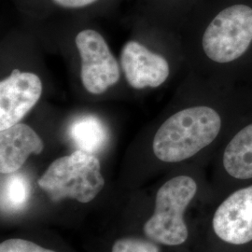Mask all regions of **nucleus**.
<instances>
[{"label": "nucleus", "instance_id": "nucleus-1", "mask_svg": "<svg viewBox=\"0 0 252 252\" xmlns=\"http://www.w3.org/2000/svg\"><path fill=\"white\" fill-rule=\"evenodd\" d=\"M210 79L252 86V6L234 3L218 11L198 40Z\"/></svg>", "mask_w": 252, "mask_h": 252}, {"label": "nucleus", "instance_id": "nucleus-2", "mask_svg": "<svg viewBox=\"0 0 252 252\" xmlns=\"http://www.w3.org/2000/svg\"><path fill=\"white\" fill-rule=\"evenodd\" d=\"M201 182L190 173H180L158 189L152 216L145 222L144 234L152 241L168 248L189 242L190 230L186 212L200 193Z\"/></svg>", "mask_w": 252, "mask_h": 252}, {"label": "nucleus", "instance_id": "nucleus-3", "mask_svg": "<svg viewBox=\"0 0 252 252\" xmlns=\"http://www.w3.org/2000/svg\"><path fill=\"white\" fill-rule=\"evenodd\" d=\"M207 232V252H252V181L215 200Z\"/></svg>", "mask_w": 252, "mask_h": 252}, {"label": "nucleus", "instance_id": "nucleus-4", "mask_svg": "<svg viewBox=\"0 0 252 252\" xmlns=\"http://www.w3.org/2000/svg\"><path fill=\"white\" fill-rule=\"evenodd\" d=\"M37 184L54 202L69 198L87 204L101 192L105 180L95 154L77 150L54 160Z\"/></svg>", "mask_w": 252, "mask_h": 252}, {"label": "nucleus", "instance_id": "nucleus-5", "mask_svg": "<svg viewBox=\"0 0 252 252\" xmlns=\"http://www.w3.org/2000/svg\"><path fill=\"white\" fill-rule=\"evenodd\" d=\"M214 200L252 181V104L216 153Z\"/></svg>", "mask_w": 252, "mask_h": 252}, {"label": "nucleus", "instance_id": "nucleus-6", "mask_svg": "<svg viewBox=\"0 0 252 252\" xmlns=\"http://www.w3.org/2000/svg\"><path fill=\"white\" fill-rule=\"evenodd\" d=\"M75 43L81 56V80L85 90L101 94L118 83L121 72L117 60L101 34L92 29L82 30Z\"/></svg>", "mask_w": 252, "mask_h": 252}, {"label": "nucleus", "instance_id": "nucleus-7", "mask_svg": "<svg viewBox=\"0 0 252 252\" xmlns=\"http://www.w3.org/2000/svg\"><path fill=\"white\" fill-rule=\"evenodd\" d=\"M42 94V82L31 72L14 69L0 82V131L15 126L36 106Z\"/></svg>", "mask_w": 252, "mask_h": 252}, {"label": "nucleus", "instance_id": "nucleus-8", "mask_svg": "<svg viewBox=\"0 0 252 252\" xmlns=\"http://www.w3.org/2000/svg\"><path fill=\"white\" fill-rule=\"evenodd\" d=\"M121 64L128 84L136 90L158 88L168 80V60L139 42L128 41L121 53Z\"/></svg>", "mask_w": 252, "mask_h": 252}, {"label": "nucleus", "instance_id": "nucleus-9", "mask_svg": "<svg viewBox=\"0 0 252 252\" xmlns=\"http://www.w3.org/2000/svg\"><path fill=\"white\" fill-rule=\"evenodd\" d=\"M44 144L30 126L17 124L0 132V172L9 175L18 171L32 154H40Z\"/></svg>", "mask_w": 252, "mask_h": 252}, {"label": "nucleus", "instance_id": "nucleus-10", "mask_svg": "<svg viewBox=\"0 0 252 252\" xmlns=\"http://www.w3.org/2000/svg\"><path fill=\"white\" fill-rule=\"evenodd\" d=\"M68 133L78 150L87 153H99L108 144V128L94 115L76 118L69 126Z\"/></svg>", "mask_w": 252, "mask_h": 252}, {"label": "nucleus", "instance_id": "nucleus-11", "mask_svg": "<svg viewBox=\"0 0 252 252\" xmlns=\"http://www.w3.org/2000/svg\"><path fill=\"white\" fill-rule=\"evenodd\" d=\"M31 193L29 180L23 174H9L1 185L2 213L14 214L21 212L27 206Z\"/></svg>", "mask_w": 252, "mask_h": 252}, {"label": "nucleus", "instance_id": "nucleus-12", "mask_svg": "<svg viewBox=\"0 0 252 252\" xmlns=\"http://www.w3.org/2000/svg\"><path fill=\"white\" fill-rule=\"evenodd\" d=\"M159 244L136 237L120 238L112 247V252H161Z\"/></svg>", "mask_w": 252, "mask_h": 252}, {"label": "nucleus", "instance_id": "nucleus-13", "mask_svg": "<svg viewBox=\"0 0 252 252\" xmlns=\"http://www.w3.org/2000/svg\"><path fill=\"white\" fill-rule=\"evenodd\" d=\"M0 252H56L21 238L7 239L0 245Z\"/></svg>", "mask_w": 252, "mask_h": 252}, {"label": "nucleus", "instance_id": "nucleus-14", "mask_svg": "<svg viewBox=\"0 0 252 252\" xmlns=\"http://www.w3.org/2000/svg\"><path fill=\"white\" fill-rule=\"evenodd\" d=\"M56 5L65 9H79L94 3L97 0H53Z\"/></svg>", "mask_w": 252, "mask_h": 252}]
</instances>
